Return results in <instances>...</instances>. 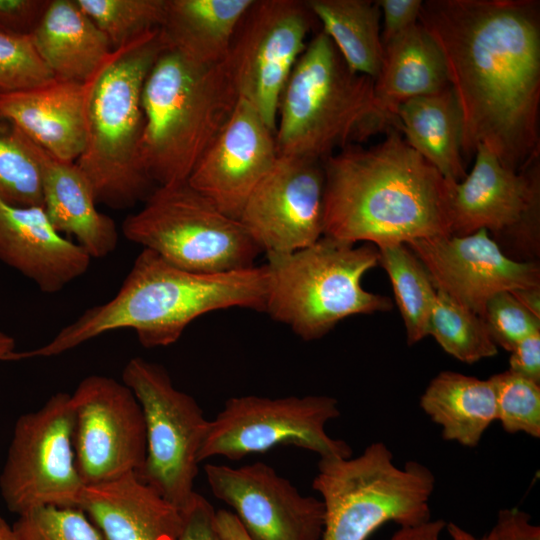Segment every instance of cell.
<instances>
[{
  "instance_id": "1",
  "label": "cell",
  "mask_w": 540,
  "mask_h": 540,
  "mask_svg": "<svg viewBox=\"0 0 540 540\" xmlns=\"http://www.w3.org/2000/svg\"><path fill=\"white\" fill-rule=\"evenodd\" d=\"M462 119L463 158L484 146L508 169L539 157L540 11L535 0H427Z\"/></svg>"
},
{
  "instance_id": "2",
  "label": "cell",
  "mask_w": 540,
  "mask_h": 540,
  "mask_svg": "<svg viewBox=\"0 0 540 540\" xmlns=\"http://www.w3.org/2000/svg\"><path fill=\"white\" fill-rule=\"evenodd\" d=\"M385 134L322 161L323 236L376 247L450 236L447 181L400 131Z\"/></svg>"
},
{
  "instance_id": "3",
  "label": "cell",
  "mask_w": 540,
  "mask_h": 540,
  "mask_svg": "<svg viewBox=\"0 0 540 540\" xmlns=\"http://www.w3.org/2000/svg\"><path fill=\"white\" fill-rule=\"evenodd\" d=\"M266 293L265 265L199 274L143 248L112 299L85 310L43 346L16 351L12 360L57 356L124 328L133 329L146 348L169 346L203 314L235 307L265 311Z\"/></svg>"
},
{
  "instance_id": "4",
  "label": "cell",
  "mask_w": 540,
  "mask_h": 540,
  "mask_svg": "<svg viewBox=\"0 0 540 540\" xmlns=\"http://www.w3.org/2000/svg\"><path fill=\"white\" fill-rule=\"evenodd\" d=\"M165 47L160 30H152L113 50L91 77L86 144L76 164L97 203L130 208L156 187L141 160V96L147 74Z\"/></svg>"
},
{
  "instance_id": "5",
  "label": "cell",
  "mask_w": 540,
  "mask_h": 540,
  "mask_svg": "<svg viewBox=\"0 0 540 540\" xmlns=\"http://www.w3.org/2000/svg\"><path fill=\"white\" fill-rule=\"evenodd\" d=\"M395 120L376 105L374 80L353 72L321 30L307 43L281 93L278 155L323 161L337 147L363 142Z\"/></svg>"
},
{
  "instance_id": "6",
  "label": "cell",
  "mask_w": 540,
  "mask_h": 540,
  "mask_svg": "<svg viewBox=\"0 0 540 540\" xmlns=\"http://www.w3.org/2000/svg\"><path fill=\"white\" fill-rule=\"evenodd\" d=\"M239 100L223 61L192 63L165 47L142 89L143 167L156 186L187 181Z\"/></svg>"
},
{
  "instance_id": "7",
  "label": "cell",
  "mask_w": 540,
  "mask_h": 540,
  "mask_svg": "<svg viewBox=\"0 0 540 540\" xmlns=\"http://www.w3.org/2000/svg\"><path fill=\"white\" fill-rule=\"evenodd\" d=\"M265 311L304 341L329 333L340 321L391 310L389 297L365 290L364 274L379 264L373 244L327 236L289 253L266 254Z\"/></svg>"
},
{
  "instance_id": "8",
  "label": "cell",
  "mask_w": 540,
  "mask_h": 540,
  "mask_svg": "<svg viewBox=\"0 0 540 540\" xmlns=\"http://www.w3.org/2000/svg\"><path fill=\"white\" fill-rule=\"evenodd\" d=\"M312 487L324 506L323 540H366L386 522L407 527L432 519L433 472L418 461L396 465L383 442L356 457L320 458Z\"/></svg>"
},
{
  "instance_id": "9",
  "label": "cell",
  "mask_w": 540,
  "mask_h": 540,
  "mask_svg": "<svg viewBox=\"0 0 540 540\" xmlns=\"http://www.w3.org/2000/svg\"><path fill=\"white\" fill-rule=\"evenodd\" d=\"M121 229L127 240L199 274L253 267L262 252L238 219L221 212L187 181L156 186Z\"/></svg>"
},
{
  "instance_id": "10",
  "label": "cell",
  "mask_w": 540,
  "mask_h": 540,
  "mask_svg": "<svg viewBox=\"0 0 540 540\" xmlns=\"http://www.w3.org/2000/svg\"><path fill=\"white\" fill-rule=\"evenodd\" d=\"M122 382L136 396L145 420L146 458L136 474L182 511L196 493L198 453L209 420L157 363L131 358L123 368Z\"/></svg>"
},
{
  "instance_id": "11",
  "label": "cell",
  "mask_w": 540,
  "mask_h": 540,
  "mask_svg": "<svg viewBox=\"0 0 540 540\" xmlns=\"http://www.w3.org/2000/svg\"><path fill=\"white\" fill-rule=\"evenodd\" d=\"M339 416L338 401L326 395L231 397L209 420L198 460H239L279 445H294L320 458L350 457V445L326 432V424Z\"/></svg>"
},
{
  "instance_id": "12",
  "label": "cell",
  "mask_w": 540,
  "mask_h": 540,
  "mask_svg": "<svg viewBox=\"0 0 540 540\" xmlns=\"http://www.w3.org/2000/svg\"><path fill=\"white\" fill-rule=\"evenodd\" d=\"M474 159L462 181L447 182L451 235L484 229L509 257L536 261L540 253L539 157L520 171L505 167L484 146L476 149Z\"/></svg>"
},
{
  "instance_id": "13",
  "label": "cell",
  "mask_w": 540,
  "mask_h": 540,
  "mask_svg": "<svg viewBox=\"0 0 540 540\" xmlns=\"http://www.w3.org/2000/svg\"><path fill=\"white\" fill-rule=\"evenodd\" d=\"M71 395L57 392L21 415L0 476L8 509L18 515L45 506L78 508L85 485L75 465Z\"/></svg>"
},
{
  "instance_id": "14",
  "label": "cell",
  "mask_w": 540,
  "mask_h": 540,
  "mask_svg": "<svg viewBox=\"0 0 540 540\" xmlns=\"http://www.w3.org/2000/svg\"><path fill=\"white\" fill-rule=\"evenodd\" d=\"M315 20L305 1L253 0L223 60L239 97L274 133L281 93Z\"/></svg>"
},
{
  "instance_id": "15",
  "label": "cell",
  "mask_w": 540,
  "mask_h": 540,
  "mask_svg": "<svg viewBox=\"0 0 540 540\" xmlns=\"http://www.w3.org/2000/svg\"><path fill=\"white\" fill-rule=\"evenodd\" d=\"M71 395L75 465L85 486L138 473L146 458L142 408L123 382L89 375Z\"/></svg>"
},
{
  "instance_id": "16",
  "label": "cell",
  "mask_w": 540,
  "mask_h": 540,
  "mask_svg": "<svg viewBox=\"0 0 540 540\" xmlns=\"http://www.w3.org/2000/svg\"><path fill=\"white\" fill-rule=\"evenodd\" d=\"M324 185L321 160L278 155L238 220L266 254L310 246L323 236Z\"/></svg>"
},
{
  "instance_id": "17",
  "label": "cell",
  "mask_w": 540,
  "mask_h": 540,
  "mask_svg": "<svg viewBox=\"0 0 540 540\" xmlns=\"http://www.w3.org/2000/svg\"><path fill=\"white\" fill-rule=\"evenodd\" d=\"M213 495L234 511L253 540H319L324 529L320 499L302 495L271 466L206 464Z\"/></svg>"
},
{
  "instance_id": "18",
  "label": "cell",
  "mask_w": 540,
  "mask_h": 540,
  "mask_svg": "<svg viewBox=\"0 0 540 540\" xmlns=\"http://www.w3.org/2000/svg\"><path fill=\"white\" fill-rule=\"evenodd\" d=\"M406 245L424 266L437 292L480 317L493 295L540 286L538 262L509 257L484 229L465 236L414 240Z\"/></svg>"
},
{
  "instance_id": "19",
  "label": "cell",
  "mask_w": 540,
  "mask_h": 540,
  "mask_svg": "<svg viewBox=\"0 0 540 540\" xmlns=\"http://www.w3.org/2000/svg\"><path fill=\"white\" fill-rule=\"evenodd\" d=\"M278 158L275 133L245 99L200 158L188 184L238 219L249 195Z\"/></svg>"
},
{
  "instance_id": "20",
  "label": "cell",
  "mask_w": 540,
  "mask_h": 540,
  "mask_svg": "<svg viewBox=\"0 0 540 540\" xmlns=\"http://www.w3.org/2000/svg\"><path fill=\"white\" fill-rule=\"evenodd\" d=\"M0 261L54 294L85 274L91 257L54 229L43 207L0 199Z\"/></svg>"
},
{
  "instance_id": "21",
  "label": "cell",
  "mask_w": 540,
  "mask_h": 540,
  "mask_svg": "<svg viewBox=\"0 0 540 540\" xmlns=\"http://www.w3.org/2000/svg\"><path fill=\"white\" fill-rule=\"evenodd\" d=\"M91 78L84 83L53 78L42 85L0 91V119L56 158L76 162L87 138Z\"/></svg>"
},
{
  "instance_id": "22",
  "label": "cell",
  "mask_w": 540,
  "mask_h": 540,
  "mask_svg": "<svg viewBox=\"0 0 540 540\" xmlns=\"http://www.w3.org/2000/svg\"><path fill=\"white\" fill-rule=\"evenodd\" d=\"M79 509L104 540H177L183 525L181 510L135 472L85 486Z\"/></svg>"
},
{
  "instance_id": "23",
  "label": "cell",
  "mask_w": 540,
  "mask_h": 540,
  "mask_svg": "<svg viewBox=\"0 0 540 540\" xmlns=\"http://www.w3.org/2000/svg\"><path fill=\"white\" fill-rule=\"evenodd\" d=\"M26 139L39 169L43 209L54 229L74 236L91 259L112 253L119 241L117 226L96 208L93 189L76 162L62 161Z\"/></svg>"
},
{
  "instance_id": "24",
  "label": "cell",
  "mask_w": 540,
  "mask_h": 540,
  "mask_svg": "<svg viewBox=\"0 0 540 540\" xmlns=\"http://www.w3.org/2000/svg\"><path fill=\"white\" fill-rule=\"evenodd\" d=\"M54 78L87 82L113 51L76 0H50L30 35Z\"/></svg>"
},
{
  "instance_id": "25",
  "label": "cell",
  "mask_w": 540,
  "mask_h": 540,
  "mask_svg": "<svg viewBox=\"0 0 540 540\" xmlns=\"http://www.w3.org/2000/svg\"><path fill=\"white\" fill-rule=\"evenodd\" d=\"M443 55L418 22L384 45V56L374 79V96L381 112L398 124V107L413 98L436 94L449 87Z\"/></svg>"
},
{
  "instance_id": "26",
  "label": "cell",
  "mask_w": 540,
  "mask_h": 540,
  "mask_svg": "<svg viewBox=\"0 0 540 540\" xmlns=\"http://www.w3.org/2000/svg\"><path fill=\"white\" fill-rule=\"evenodd\" d=\"M253 0H166L159 28L166 46L192 63L214 66L227 56Z\"/></svg>"
},
{
  "instance_id": "27",
  "label": "cell",
  "mask_w": 540,
  "mask_h": 540,
  "mask_svg": "<svg viewBox=\"0 0 540 540\" xmlns=\"http://www.w3.org/2000/svg\"><path fill=\"white\" fill-rule=\"evenodd\" d=\"M420 407L441 427L445 440L474 448L497 420L495 385L491 377L442 371L424 390Z\"/></svg>"
},
{
  "instance_id": "28",
  "label": "cell",
  "mask_w": 540,
  "mask_h": 540,
  "mask_svg": "<svg viewBox=\"0 0 540 540\" xmlns=\"http://www.w3.org/2000/svg\"><path fill=\"white\" fill-rule=\"evenodd\" d=\"M396 115L398 130L407 144L447 182H460L466 177L461 150V112L450 86L402 103Z\"/></svg>"
},
{
  "instance_id": "29",
  "label": "cell",
  "mask_w": 540,
  "mask_h": 540,
  "mask_svg": "<svg viewBox=\"0 0 540 540\" xmlns=\"http://www.w3.org/2000/svg\"><path fill=\"white\" fill-rule=\"evenodd\" d=\"M322 31L331 39L347 66L373 80L378 76L384 45L381 10L371 0H307Z\"/></svg>"
},
{
  "instance_id": "30",
  "label": "cell",
  "mask_w": 540,
  "mask_h": 540,
  "mask_svg": "<svg viewBox=\"0 0 540 540\" xmlns=\"http://www.w3.org/2000/svg\"><path fill=\"white\" fill-rule=\"evenodd\" d=\"M401 313L408 345L428 336V322L436 289L420 260L404 243L377 247Z\"/></svg>"
},
{
  "instance_id": "31",
  "label": "cell",
  "mask_w": 540,
  "mask_h": 540,
  "mask_svg": "<svg viewBox=\"0 0 540 540\" xmlns=\"http://www.w3.org/2000/svg\"><path fill=\"white\" fill-rule=\"evenodd\" d=\"M428 335L457 360L472 364L498 353L482 317L436 291Z\"/></svg>"
},
{
  "instance_id": "32",
  "label": "cell",
  "mask_w": 540,
  "mask_h": 540,
  "mask_svg": "<svg viewBox=\"0 0 540 540\" xmlns=\"http://www.w3.org/2000/svg\"><path fill=\"white\" fill-rule=\"evenodd\" d=\"M116 50L159 29L166 0H76Z\"/></svg>"
},
{
  "instance_id": "33",
  "label": "cell",
  "mask_w": 540,
  "mask_h": 540,
  "mask_svg": "<svg viewBox=\"0 0 540 540\" xmlns=\"http://www.w3.org/2000/svg\"><path fill=\"white\" fill-rule=\"evenodd\" d=\"M0 199L15 206L43 207L38 166L26 136L10 123L0 125Z\"/></svg>"
},
{
  "instance_id": "34",
  "label": "cell",
  "mask_w": 540,
  "mask_h": 540,
  "mask_svg": "<svg viewBox=\"0 0 540 540\" xmlns=\"http://www.w3.org/2000/svg\"><path fill=\"white\" fill-rule=\"evenodd\" d=\"M491 378L496 390L497 421L503 430L540 438V383L509 370Z\"/></svg>"
},
{
  "instance_id": "35",
  "label": "cell",
  "mask_w": 540,
  "mask_h": 540,
  "mask_svg": "<svg viewBox=\"0 0 540 540\" xmlns=\"http://www.w3.org/2000/svg\"><path fill=\"white\" fill-rule=\"evenodd\" d=\"M18 540H103L78 508L45 506L18 515L12 526Z\"/></svg>"
},
{
  "instance_id": "36",
  "label": "cell",
  "mask_w": 540,
  "mask_h": 540,
  "mask_svg": "<svg viewBox=\"0 0 540 540\" xmlns=\"http://www.w3.org/2000/svg\"><path fill=\"white\" fill-rule=\"evenodd\" d=\"M54 78L29 36L0 34V91L42 85Z\"/></svg>"
},
{
  "instance_id": "37",
  "label": "cell",
  "mask_w": 540,
  "mask_h": 540,
  "mask_svg": "<svg viewBox=\"0 0 540 540\" xmlns=\"http://www.w3.org/2000/svg\"><path fill=\"white\" fill-rule=\"evenodd\" d=\"M482 318L497 347L509 352L524 338L540 332V318L510 291L493 295L485 305Z\"/></svg>"
},
{
  "instance_id": "38",
  "label": "cell",
  "mask_w": 540,
  "mask_h": 540,
  "mask_svg": "<svg viewBox=\"0 0 540 540\" xmlns=\"http://www.w3.org/2000/svg\"><path fill=\"white\" fill-rule=\"evenodd\" d=\"M50 0H0V34L29 36Z\"/></svg>"
},
{
  "instance_id": "39",
  "label": "cell",
  "mask_w": 540,
  "mask_h": 540,
  "mask_svg": "<svg viewBox=\"0 0 540 540\" xmlns=\"http://www.w3.org/2000/svg\"><path fill=\"white\" fill-rule=\"evenodd\" d=\"M181 512L183 525L177 540H224L216 527V511L202 495L196 492Z\"/></svg>"
},
{
  "instance_id": "40",
  "label": "cell",
  "mask_w": 540,
  "mask_h": 540,
  "mask_svg": "<svg viewBox=\"0 0 540 540\" xmlns=\"http://www.w3.org/2000/svg\"><path fill=\"white\" fill-rule=\"evenodd\" d=\"M383 15V45L418 23L422 0H378Z\"/></svg>"
},
{
  "instance_id": "41",
  "label": "cell",
  "mask_w": 540,
  "mask_h": 540,
  "mask_svg": "<svg viewBox=\"0 0 540 540\" xmlns=\"http://www.w3.org/2000/svg\"><path fill=\"white\" fill-rule=\"evenodd\" d=\"M481 540H540V527L523 510L505 508L498 512L495 524Z\"/></svg>"
},
{
  "instance_id": "42",
  "label": "cell",
  "mask_w": 540,
  "mask_h": 540,
  "mask_svg": "<svg viewBox=\"0 0 540 540\" xmlns=\"http://www.w3.org/2000/svg\"><path fill=\"white\" fill-rule=\"evenodd\" d=\"M510 353L508 370L540 383V332L521 340Z\"/></svg>"
},
{
  "instance_id": "43",
  "label": "cell",
  "mask_w": 540,
  "mask_h": 540,
  "mask_svg": "<svg viewBox=\"0 0 540 540\" xmlns=\"http://www.w3.org/2000/svg\"><path fill=\"white\" fill-rule=\"evenodd\" d=\"M446 527L442 519H430L415 526L400 527L389 540H440Z\"/></svg>"
},
{
  "instance_id": "44",
  "label": "cell",
  "mask_w": 540,
  "mask_h": 540,
  "mask_svg": "<svg viewBox=\"0 0 540 540\" xmlns=\"http://www.w3.org/2000/svg\"><path fill=\"white\" fill-rule=\"evenodd\" d=\"M215 523L224 540H253L232 511H216Z\"/></svg>"
},
{
  "instance_id": "45",
  "label": "cell",
  "mask_w": 540,
  "mask_h": 540,
  "mask_svg": "<svg viewBox=\"0 0 540 540\" xmlns=\"http://www.w3.org/2000/svg\"><path fill=\"white\" fill-rule=\"evenodd\" d=\"M510 292L526 309L540 318V286L519 288Z\"/></svg>"
},
{
  "instance_id": "46",
  "label": "cell",
  "mask_w": 540,
  "mask_h": 540,
  "mask_svg": "<svg viewBox=\"0 0 540 540\" xmlns=\"http://www.w3.org/2000/svg\"><path fill=\"white\" fill-rule=\"evenodd\" d=\"M15 346L14 338L0 330V361L10 360L15 352Z\"/></svg>"
},
{
  "instance_id": "47",
  "label": "cell",
  "mask_w": 540,
  "mask_h": 540,
  "mask_svg": "<svg viewBox=\"0 0 540 540\" xmlns=\"http://www.w3.org/2000/svg\"><path fill=\"white\" fill-rule=\"evenodd\" d=\"M445 528L449 532L451 540H478L455 523H448Z\"/></svg>"
},
{
  "instance_id": "48",
  "label": "cell",
  "mask_w": 540,
  "mask_h": 540,
  "mask_svg": "<svg viewBox=\"0 0 540 540\" xmlns=\"http://www.w3.org/2000/svg\"><path fill=\"white\" fill-rule=\"evenodd\" d=\"M0 540H18L13 527L9 526L8 523L1 517V515H0Z\"/></svg>"
},
{
  "instance_id": "49",
  "label": "cell",
  "mask_w": 540,
  "mask_h": 540,
  "mask_svg": "<svg viewBox=\"0 0 540 540\" xmlns=\"http://www.w3.org/2000/svg\"><path fill=\"white\" fill-rule=\"evenodd\" d=\"M0 121H1V119H0Z\"/></svg>"
}]
</instances>
